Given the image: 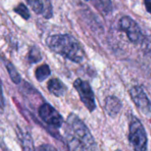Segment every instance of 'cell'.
Returning a JSON list of instances; mask_svg holds the SVG:
<instances>
[{
  "label": "cell",
  "mask_w": 151,
  "mask_h": 151,
  "mask_svg": "<svg viewBox=\"0 0 151 151\" xmlns=\"http://www.w3.org/2000/svg\"><path fill=\"white\" fill-rule=\"evenodd\" d=\"M50 75V69L48 65L44 64L38 66L35 70V78L38 81H45Z\"/></svg>",
  "instance_id": "4fadbf2b"
},
{
  "label": "cell",
  "mask_w": 151,
  "mask_h": 151,
  "mask_svg": "<svg viewBox=\"0 0 151 151\" xmlns=\"http://www.w3.org/2000/svg\"><path fill=\"white\" fill-rule=\"evenodd\" d=\"M144 4H145L147 12L151 13V0H144Z\"/></svg>",
  "instance_id": "d6986e66"
},
{
  "label": "cell",
  "mask_w": 151,
  "mask_h": 151,
  "mask_svg": "<svg viewBox=\"0 0 151 151\" xmlns=\"http://www.w3.org/2000/svg\"><path fill=\"white\" fill-rule=\"evenodd\" d=\"M73 87L78 92L80 98L85 105V107L90 112L94 111L96 107V104L95 100V95L89 83L81 79H77L73 82Z\"/></svg>",
  "instance_id": "277c9868"
},
{
  "label": "cell",
  "mask_w": 151,
  "mask_h": 151,
  "mask_svg": "<svg viewBox=\"0 0 151 151\" xmlns=\"http://www.w3.org/2000/svg\"><path fill=\"white\" fill-rule=\"evenodd\" d=\"M14 12H17L19 15H20L24 19H28L30 18V14H29V11H28L27 7L22 3L14 8Z\"/></svg>",
  "instance_id": "2e32d148"
},
{
  "label": "cell",
  "mask_w": 151,
  "mask_h": 151,
  "mask_svg": "<svg viewBox=\"0 0 151 151\" xmlns=\"http://www.w3.org/2000/svg\"><path fill=\"white\" fill-rule=\"evenodd\" d=\"M38 113L44 123L53 127H60L64 123V119L60 113L49 104H42L39 108Z\"/></svg>",
  "instance_id": "8992f818"
},
{
  "label": "cell",
  "mask_w": 151,
  "mask_h": 151,
  "mask_svg": "<svg viewBox=\"0 0 151 151\" xmlns=\"http://www.w3.org/2000/svg\"><path fill=\"white\" fill-rule=\"evenodd\" d=\"M119 29L124 31L128 39L134 43H138L142 39V34L139 25L129 16H124L120 19Z\"/></svg>",
  "instance_id": "5b68a950"
},
{
  "label": "cell",
  "mask_w": 151,
  "mask_h": 151,
  "mask_svg": "<svg viewBox=\"0 0 151 151\" xmlns=\"http://www.w3.org/2000/svg\"><path fill=\"white\" fill-rule=\"evenodd\" d=\"M90 1L93 5L102 13L107 15L112 11V4L111 0H86Z\"/></svg>",
  "instance_id": "7c38bea8"
},
{
  "label": "cell",
  "mask_w": 151,
  "mask_h": 151,
  "mask_svg": "<svg viewBox=\"0 0 151 151\" xmlns=\"http://www.w3.org/2000/svg\"><path fill=\"white\" fill-rule=\"evenodd\" d=\"M48 89L52 95L56 96H62L66 91L65 84L58 79H51L48 82Z\"/></svg>",
  "instance_id": "30bf717a"
},
{
  "label": "cell",
  "mask_w": 151,
  "mask_h": 151,
  "mask_svg": "<svg viewBox=\"0 0 151 151\" xmlns=\"http://www.w3.org/2000/svg\"><path fill=\"white\" fill-rule=\"evenodd\" d=\"M104 108L108 115L114 118L119 113L122 108V104L118 97L114 96H109L105 98Z\"/></svg>",
  "instance_id": "9c48e42d"
},
{
  "label": "cell",
  "mask_w": 151,
  "mask_h": 151,
  "mask_svg": "<svg viewBox=\"0 0 151 151\" xmlns=\"http://www.w3.org/2000/svg\"><path fill=\"white\" fill-rule=\"evenodd\" d=\"M19 138L21 142V146L24 151H35L33 140L31 138V135L27 132H23L21 130L19 131Z\"/></svg>",
  "instance_id": "8fae6325"
},
{
  "label": "cell",
  "mask_w": 151,
  "mask_h": 151,
  "mask_svg": "<svg viewBox=\"0 0 151 151\" xmlns=\"http://www.w3.org/2000/svg\"><path fill=\"white\" fill-rule=\"evenodd\" d=\"M128 139L134 151H147L148 137L145 128L135 117H132L129 123Z\"/></svg>",
  "instance_id": "3957f363"
},
{
  "label": "cell",
  "mask_w": 151,
  "mask_h": 151,
  "mask_svg": "<svg viewBox=\"0 0 151 151\" xmlns=\"http://www.w3.org/2000/svg\"><path fill=\"white\" fill-rule=\"evenodd\" d=\"M37 151H58L53 146L50 144H42L37 148Z\"/></svg>",
  "instance_id": "e0dca14e"
},
{
  "label": "cell",
  "mask_w": 151,
  "mask_h": 151,
  "mask_svg": "<svg viewBox=\"0 0 151 151\" xmlns=\"http://www.w3.org/2000/svg\"><path fill=\"white\" fill-rule=\"evenodd\" d=\"M116 151H120V150H116Z\"/></svg>",
  "instance_id": "ffe728a7"
},
{
  "label": "cell",
  "mask_w": 151,
  "mask_h": 151,
  "mask_svg": "<svg viewBox=\"0 0 151 151\" xmlns=\"http://www.w3.org/2000/svg\"><path fill=\"white\" fill-rule=\"evenodd\" d=\"M0 107L4 108V99L3 96V90H2V82L0 81Z\"/></svg>",
  "instance_id": "ac0fdd59"
},
{
  "label": "cell",
  "mask_w": 151,
  "mask_h": 151,
  "mask_svg": "<svg viewBox=\"0 0 151 151\" xmlns=\"http://www.w3.org/2000/svg\"><path fill=\"white\" fill-rule=\"evenodd\" d=\"M27 3L30 5L32 10L37 14H43L45 18L49 19L52 16V7L50 1L46 4L43 0H26Z\"/></svg>",
  "instance_id": "ba28073f"
},
{
  "label": "cell",
  "mask_w": 151,
  "mask_h": 151,
  "mask_svg": "<svg viewBox=\"0 0 151 151\" xmlns=\"http://www.w3.org/2000/svg\"><path fill=\"white\" fill-rule=\"evenodd\" d=\"M5 66H6V69H7V71L9 73V75H10L12 81L14 83L19 84L21 81V77L19 74V73L17 72V70L14 67V65L12 63H10V62H6L5 63Z\"/></svg>",
  "instance_id": "5bb4252c"
},
{
  "label": "cell",
  "mask_w": 151,
  "mask_h": 151,
  "mask_svg": "<svg viewBox=\"0 0 151 151\" xmlns=\"http://www.w3.org/2000/svg\"><path fill=\"white\" fill-rule=\"evenodd\" d=\"M27 60L31 64L37 63V62L42 60V55H41L40 50H38V48L33 47V48L30 49V50L28 52V55H27Z\"/></svg>",
  "instance_id": "9a60e30c"
},
{
  "label": "cell",
  "mask_w": 151,
  "mask_h": 151,
  "mask_svg": "<svg viewBox=\"0 0 151 151\" xmlns=\"http://www.w3.org/2000/svg\"><path fill=\"white\" fill-rule=\"evenodd\" d=\"M67 128L69 145L72 150H87L95 151L96 142L83 121L75 114L72 113L67 118Z\"/></svg>",
  "instance_id": "6da1fadb"
},
{
  "label": "cell",
  "mask_w": 151,
  "mask_h": 151,
  "mask_svg": "<svg viewBox=\"0 0 151 151\" xmlns=\"http://www.w3.org/2000/svg\"><path fill=\"white\" fill-rule=\"evenodd\" d=\"M48 47L55 53L74 62L81 63L84 59V50L80 42L70 35H54L47 38Z\"/></svg>",
  "instance_id": "7a4b0ae2"
},
{
  "label": "cell",
  "mask_w": 151,
  "mask_h": 151,
  "mask_svg": "<svg viewBox=\"0 0 151 151\" xmlns=\"http://www.w3.org/2000/svg\"><path fill=\"white\" fill-rule=\"evenodd\" d=\"M130 96L135 105L143 114L151 115V103L142 87L134 86L130 89Z\"/></svg>",
  "instance_id": "52a82bcc"
}]
</instances>
